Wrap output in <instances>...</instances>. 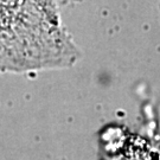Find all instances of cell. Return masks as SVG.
I'll list each match as a JSON object with an SVG mask.
<instances>
[{
  "mask_svg": "<svg viewBox=\"0 0 160 160\" xmlns=\"http://www.w3.org/2000/svg\"><path fill=\"white\" fill-rule=\"evenodd\" d=\"M1 65L4 71H30L70 65L78 51L62 29L50 1L2 0Z\"/></svg>",
  "mask_w": 160,
  "mask_h": 160,
  "instance_id": "1",
  "label": "cell"
}]
</instances>
